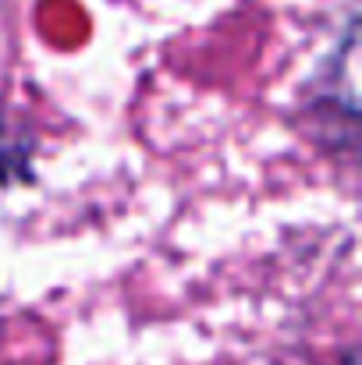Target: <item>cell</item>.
I'll return each instance as SVG.
<instances>
[{
	"instance_id": "cell-1",
	"label": "cell",
	"mask_w": 362,
	"mask_h": 365,
	"mask_svg": "<svg viewBox=\"0 0 362 365\" xmlns=\"http://www.w3.org/2000/svg\"><path fill=\"white\" fill-rule=\"evenodd\" d=\"M36 131L29 118L0 96V188L36 181Z\"/></svg>"
}]
</instances>
